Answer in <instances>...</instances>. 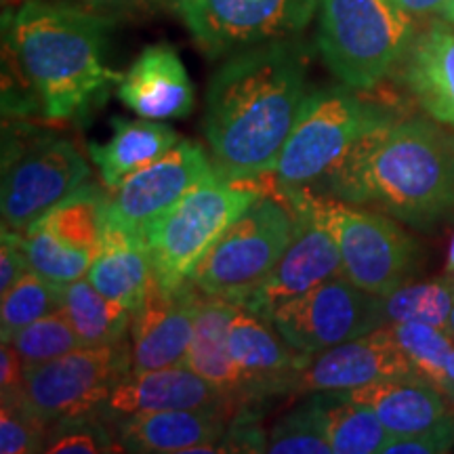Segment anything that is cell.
I'll list each match as a JSON object with an SVG mask.
<instances>
[{
    "instance_id": "484cf974",
    "label": "cell",
    "mask_w": 454,
    "mask_h": 454,
    "mask_svg": "<svg viewBox=\"0 0 454 454\" xmlns=\"http://www.w3.org/2000/svg\"><path fill=\"white\" fill-rule=\"evenodd\" d=\"M311 397L333 454H374L383 450L389 431L371 406L354 400L349 391H316Z\"/></svg>"
},
{
    "instance_id": "ffe728a7",
    "label": "cell",
    "mask_w": 454,
    "mask_h": 454,
    "mask_svg": "<svg viewBox=\"0 0 454 454\" xmlns=\"http://www.w3.org/2000/svg\"><path fill=\"white\" fill-rule=\"evenodd\" d=\"M118 98L141 118H185L194 107V84L177 51L160 43L141 51L129 72L122 74Z\"/></svg>"
},
{
    "instance_id": "83f0119b",
    "label": "cell",
    "mask_w": 454,
    "mask_h": 454,
    "mask_svg": "<svg viewBox=\"0 0 454 454\" xmlns=\"http://www.w3.org/2000/svg\"><path fill=\"white\" fill-rule=\"evenodd\" d=\"M104 202L106 194L84 184L32 227H43L70 247L98 254L104 234Z\"/></svg>"
},
{
    "instance_id": "ba28073f",
    "label": "cell",
    "mask_w": 454,
    "mask_h": 454,
    "mask_svg": "<svg viewBox=\"0 0 454 454\" xmlns=\"http://www.w3.org/2000/svg\"><path fill=\"white\" fill-rule=\"evenodd\" d=\"M308 200L337 238L343 276L357 288L383 299L417 271L421 251L394 217L372 208L364 211L333 196L308 194Z\"/></svg>"
},
{
    "instance_id": "f6af8a7d",
    "label": "cell",
    "mask_w": 454,
    "mask_h": 454,
    "mask_svg": "<svg viewBox=\"0 0 454 454\" xmlns=\"http://www.w3.org/2000/svg\"><path fill=\"white\" fill-rule=\"evenodd\" d=\"M147 4H150V9L152 7H167V4H177V0H147Z\"/></svg>"
},
{
    "instance_id": "7a4b0ae2",
    "label": "cell",
    "mask_w": 454,
    "mask_h": 454,
    "mask_svg": "<svg viewBox=\"0 0 454 454\" xmlns=\"http://www.w3.org/2000/svg\"><path fill=\"white\" fill-rule=\"evenodd\" d=\"M322 181L326 196L421 231L454 217V133L423 118L371 130Z\"/></svg>"
},
{
    "instance_id": "4dcf8cb0",
    "label": "cell",
    "mask_w": 454,
    "mask_h": 454,
    "mask_svg": "<svg viewBox=\"0 0 454 454\" xmlns=\"http://www.w3.org/2000/svg\"><path fill=\"white\" fill-rule=\"evenodd\" d=\"M21 236H24L30 270L43 276L44 280L67 286L89 274L95 253L74 248L43 227H30Z\"/></svg>"
},
{
    "instance_id": "2e32d148",
    "label": "cell",
    "mask_w": 454,
    "mask_h": 454,
    "mask_svg": "<svg viewBox=\"0 0 454 454\" xmlns=\"http://www.w3.org/2000/svg\"><path fill=\"white\" fill-rule=\"evenodd\" d=\"M417 374L387 326L314 354L299 371L297 391H351L389 377Z\"/></svg>"
},
{
    "instance_id": "d6a6232c",
    "label": "cell",
    "mask_w": 454,
    "mask_h": 454,
    "mask_svg": "<svg viewBox=\"0 0 454 454\" xmlns=\"http://www.w3.org/2000/svg\"><path fill=\"white\" fill-rule=\"evenodd\" d=\"M9 343H13V348L20 351L26 368L44 364L82 348V340L74 331L64 309H57L17 331Z\"/></svg>"
},
{
    "instance_id": "8fae6325",
    "label": "cell",
    "mask_w": 454,
    "mask_h": 454,
    "mask_svg": "<svg viewBox=\"0 0 454 454\" xmlns=\"http://www.w3.org/2000/svg\"><path fill=\"white\" fill-rule=\"evenodd\" d=\"M177 13L211 59L303 32L320 0H177Z\"/></svg>"
},
{
    "instance_id": "9a60e30c",
    "label": "cell",
    "mask_w": 454,
    "mask_h": 454,
    "mask_svg": "<svg viewBox=\"0 0 454 454\" xmlns=\"http://www.w3.org/2000/svg\"><path fill=\"white\" fill-rule=\"evenodd\" d=\"M202 297L190 278L175 288L152 280L130 320V372L184 364Z\"/></svg>"
},
{
    "instance_id": "3957f363",
    "label": "cell",
    "mask_w": 454,
    "mask_h": 454,
    "mask_svg": "<svg viewBox=\"0 0 454 454\" xmlns=\"http://www.w3.org/2000/svg\"><path fill=\"white\" fill-rule=\"evenodd\" d=\"M114 21L70 3L26 0L11 20V44L51 118H72L122 74L106 66Z\"/></svg>"
},
{
    "instance_id": "603a6c76",
    "label": "cell",
    "mask_w": 454,
    "mask_h": 454,
    "mask_svg": "<svg viewBox=\"0 0 454 454\" xmlns=\"http://www.w3.org/2000/svg\"><path fill=\"white\" fill-rule=\"evenodd\" d=\"M87 278L107 299L135 311L154 280L147 238L118 227H104Z\"/></svg>"
},
{
    "instance_id": "9c48e42d",
    "label": "cell",
    "mask_w": 454,
    "mask_h": 454,
    "mask_svg": "<svg viewBox=\"0 0 454 454\" xmlns=\"http://www.w3.org/2000/svg\"><path fill=\"white\" fill-rule=\"evenodd\" d=\"M133 371L130 343L82 348L30 366L20 394L24 404L47 425L61 419L101 412V408Z\"/></svg>"
},
{
    "instance_id": "4fadbf2b",
    "label": "cell",
    "mask_w": 454,
    "mask_h": 454,
    "mask_svg": "<svg viewBox=\"0 0 454 454\" xmlns=\"http://www.w3.org/2000/svg\"><path fill=\"white\" fill-rule=\"evenodd\" d=\"M89 177V162L70 141L51 139L27 147L4 167L0 196L3 227L26 234Z\"/></svg>"
},
{
    "instance_id": "e0dca14e",
    "label": "cell",
    "mask_w": 454,
    "mask_h": 454,
    "mask_svg": "<svg viewBox=\"0 0 454 454\" xmlns=\"http://www.w3.org/2000/svg\"><path fill=\"white\" fill-rule=\"evenodd\" d=\"M230 349L248 383V395L297 391L299 371L311 356L301 354L268 317L240 308L231 317Z\"/></svg>"
},
{
    "instance_id": "52a82bcc",
    "label": "cell",
    "mask_w": 454,
    "mask_h": 454,
    "mask_svg": "<svg viewBox=\"0 0 454 454\" xmlns=\"http://www.w3.org/2000/svg\"><path fill=\"white\" fill-rule=\"evenodd\" d=\"M294 217L286 207L261 196L217 236L190 280L204 294L242 303L271 274L293 240Z\"/></svg>"
},
{
    "instance_id": "277c9868",
    "label": "cell",
    "mask_w": 454,
    "mask_h": 454,
    "mask_svg": "<svg viewBox=\"0 0 454 454\" xmlns=\"http://www.w3.org/2000/svg\"><path fill=\"white\" fill-rule=\"evenodd\" d=\"M412 15L391 0H320L317 49L340 82L377 87L411 49Z\"/></svg>"
},
{
    "instance_id": "30bf717a",
    "label": "cell",
    "mask_w": 454,
    "mask_h": 454,
    "mask_svg": "<svg viewBox=\"0 0 454 454\" xmlns=\"http://www.w3.org/2000/svg\"><path fill=\"white\" fill-rule=\"evenodd\" d=\"M270 322L301 354H320L387 325L383 299L334 276L311 291L276 305Z\"/></svg>"
},
{
    "instance_id": "5b68a950",
    "label": "cell",
    "mask_w": 454,
    "mask_h": 454,
    "mask_svg": "<svg viewBox=\"0 0 454 454\" xmlns=\"http://www.w3.org/2000/svg\"><path fill=\"white\" fill-rule=\"evenodd\" d=\"M354 90L343 84L305 95L274 170L282 190L320 181L364 135L395 121L394 112Z\"/></svg>"
},
{
    "instance_id": "ee69618b",
    "label": "cell",
    "mask_w": 454,
    "mask_h": 454,
    "mask_svg": "<svg viewBox=\"0 0 454 454\" xmlns=\"http://www.w3.org/2000/svg\"><path fill=\"white\" fill-rule=\"evenodd\" d=\"M440 15L444 17V21L454 26V0H448V3L444 4V9L440 11Z\"/></svg>"
},
{
    "instance_id": "bcb514c9",
    "label": "cell",
    "mask_w": 454,
    "mask_h": 454,
    "mask_svg": "<svg viewBox=\"0 0 454 454\" xmlns=\"http://www.w3.org/2000/svg\"><path fill=\"white\" fill-rule=\"evenodd\" d=\"M446 331L452 334L454 337V308H452V314H450V320H448V326H446Z\"/></svg>"
},
{
    "instance_id": "8d00e7d4",
    "label": "cell",
    "mask_w": 454,
    "mask_h": 454,
    "mask_svg": "<svg viewBox=\"0 0 454 454\" xmlns=\"http://www.w3.org/2000/svg\"><path fill=\"white\" fill-rule=\"evenodd\" d=\"M454 446V414L448 412L444 419L427 429L408 435H389L381 454H438L448 452Z\"/></svg>"
},
{
    "instance_id": "f546056e",
    "label": "cell",
    "mask_w": 454,
    "mask_h": 454,
    "mask_svg": "<svg viewBox=\"0 0 454 454\" xmlns=\"http://www.w3.org/2000/svg\"><path fill=\"white\" fill-rule=\"evenodd\" d=\"M64 288L66 286L44 280L36 271H27L9 293L3 294V308H0L3 340H9L21 328L61 309Z\"/></svg>"
},
{
    "instance_id": "4316f807",
    "label": "cell",
    "mask_w": 454,
    "mask_h": 454,
    "mask_svg": "<svg viewBox=\"0 0 454 454\" xmlns=\"http://www.w3.org/2000/svg\"><path fill=\"white\" fill-rule=\"evenodd\" d=\"M61 309L87 348L122 343L133 320V311L107 299L87 276L64 288Z\"/></svg>"
},
{
    "instance_id": "74e56055",
    "label": "cell",
    "mask_w": 454,
    "mask_h": 454,
    "mask_svg": "<svg viewBox=\"0 0 454 454\" xmlns=\"http://www.w3.org/2000/svg\"><path fill=\"white\" fill-rule=\"evenodd\" d=\"M30 271L24 248V236L17 231L3 230V247H0V294L9 293L17 282Z\"/></svg>"
},
{
    "instance_id": "f1b7e54d",
    "label": "cell",
    "mask_w": 454,
    "mask_h": 454,
    "mask_svg": "<svg viewBox=\"0 0 454 454\" xmlns=\"http://www.w3.org/2000/svg\"><path fill=\"white\" fill-rule=\"evenodd\" d=\"M454 308V288L450 280L402 284L383 297V311L391 322H421L446 328Z\"/></svg>"
},
{
    "instance_id": "60d3db41",
    "label": "cell",
    "mask_w": 454,
    "mask_h": 454,
    "mask_svg": "<svg viewBox=\"0 0 454 454\" xmlns=\"http://www.w3.org/2000/svg\"><path fill=\"white\" fill-rule=\"evenodd\" d=\"M391 3L411 15H427L440 13L448 0H391Z\"/></svg>"
},
{
    "instance_id": "1f68e13d",
    "label": "cell",
    "mask_w": 454,
    "mask_h": 454,
    "mask_svg": "<svg viewBox=\"0 0 454 454\" xmlns=\"http://www.w3.org/2000/svg\"><path fill=\"white\" fill-rule=\"evenodd\" d=\"M385 326L397 348L412 362L417 374L440 389L444 381L446 362L454 349L452 334L446 328L421 325V322H391Z\"/></svg>"
},
{
    "instance_id": "ab89813d",
    "label": "cell",
    "mask_w": 454,
    "mask_h": 454,
    "mask_svg": "<svg viewBox=\"0 0 454 454\" xmlns=\"http://www.w3.org/2000/svg\"><path fill=\"white\" fill-rule=\"evenodd\" d=\"M64 3H70L74 7L87 9L90 13L106 15L110 20H121V17H127L130 13H137V11L150 9L147 0H64Z\"/></svg>"
},
{
    "instance_id": "7dc6e473",
    "label": "cell",
    "mask_w": 454,
    "mask_h": 454,
    "mask_svg": "<svg viewBox=\"0 0 454 454\" xmlns=\"http://www.w3.org/2000/svg\"><path fill=\"white\" fill-rule=\"evenodd\" d=\"M448 280H450V284H452V288H454V274H452V276H448Z\"/></svg>"
},
{
    "instance_id": "5bb4252c",
    "label": "cell",
    "mask_w": 454,
    "mask_h": 454,
    "mask_svg": "<svg viewBox=\"0 0 454 454\" xmlns=\"http://www.w3.org/2000/svg\"><path fill=\"white\" fill-rule=\"evenodd\" d=\"M284 192L294 217L293 240L271 274L240 303L268 320L276 305L308 293L334 276H343L337 238L311 208L305 187Z\"/></svg>"
},
{
    "instance_id": "7c38bea8",
    "label": "cell",
    "mask_w": 454,
    "mask_h": 454,
    "mask_svg": "<svg viewBox=\"0 0 454 454\" xmlns=\"http://www.w3.org/2000/svg\"><path fill=\"white\" fill-rule=\"evenodd\" d=\"M213 173H217V168L208 162L202 147L181 139L162 158L107 190L104 227L147 236L170 208L177 207L181 198Z\"/></svg>"
},
{
    "instance_id": "8992f818",
    "label": "cell",
    "mask_w": 454,
    "mask_h": 454,
    "mask_svg": "<svg viewBox=\"0 0 454 454\" xmlns=\"http://www.w3.org/2000/svg\"><path fill=\"white\" fill-rule=\"evenodd\" d=\"M254 181L213 173L147 231L154 278L162 286L185 282L221 231L263 196Z\"/></svg>"
},
{
    "instance_id": "cb8c5ba5",
    "label": "cell",
    "mask_w": 454,
    "mask_h": 454,
    "mask_svg": "<svg viewBox=\"0 0 454 454\" xmlns=\"http://www.w3.org/2000/svg\"><path fill=\"white\" fill-rule=\"evenodd\" d=\"M349 395L371 406L389 435L417 434L448 414L444 394L421 374L381 379L364 387L351 389Z\"/></svg>"
},
{
    "instance_id": "d6986e66",
    "label": "cell",
    "mask_w": 454,
    "mask_h": 454,
    "mask_svg": "<svg viewBox=\"0 0 454 454\" xmlns=\"http://www.w3.org/2000/svg\"><path fill=\"white\" fill-rule=\"evenodd\" d=\"M227 397L219 387L185 364L158 371L130 372L116 385L101 408L106 421H118L137 412L184 411V408H225Z\"/></svg>"
},
{
    "instance_id": "e575fe53",
    "label": "cell",
    "mask_w": 454,
    "mask_h": 454,
    "mask_svg": "<svg viewBox=\"0 0 454 454\" xmlns=\"http://www.w3.org/2000/svg\"><path fill=\"white\" fill-rule=\"evenodd\" d=\"M271 454H333L325 431H322L320 417L314 397L305 404L294 408L286 417L276 423L268 435V448Z\"/></svg>"
},
{
    "instance_id": "44dd1931",
    "label": "cell",
    "mask_w": 454,
    "mask_h": 454,
    "mask_svg": "<svg viewBox=\"0 0 454 454\" xmlns=\"http://www.w3.org/2000/svg\"><path fill=\"white\" fill-rule=\"evenodd\" d=\"M404 82L434 121L454 130V26L434 24L404 55Z\"/></svg>"
},
{
    "instance_id": "b9f144b4",
    "label": "cell",
    "mask_w": 454,
    "mask_h": 454,
    "mask_svg": "<svg viewBox=\"0 0 454 454\" xmlns=\"http://www.w3.org/2000/svg\"><path fill=\"white\" fill-rule=\"evenodd\" d=\"M440 391L446 397H450V400H454V349H452V354H450V357H448V362H446L444 381H442Z\"/></svg>"
},
{
    "instance_id": "836d02e7",
    "label": "cell",
    "mask_w": 454,
    "mask_h": 454,
    "mask_svg": "<svg viewBox=\"0 0 454 454\" xmlns=\"http://www.w3.org/2000/svg\"><path fill=\"white\" fill-rule=\"evenodd\" d=\"M106 419L99 412L82 417L61 419L49 429L44 452L47 454H99L124 452V448L106 427Z\"/></svg>"
},
{
    "instance_id": "f35d334b",
    "label": "cell",
    "mask_w": 454,
    "mask_h": 454,
    "mask_svg": "<svg viewBox=\"0 0 454 454\" xmlns=\"http://www.w3.org/2000/svg\"><path fill=\"white\" fill-rule=\"evenodd\" d=\"M26 371L27 368L20 351L13 348V343L3 340V348H0V387H3V394L21 391L26 381Z\"/></svg>"
},
{
    "instance_id": "d590c367",
    "label": "cell",
    "mask_w": 454,
    "mask_h": 454,
    "mask_svg": "<svg viewBox=\"0 0 454 454\" xmlns=\"http://www.w3.org/2000/svg\"><path fill=\"white\" fill-rule=\"evenodd\" d=\"M47 423L24 404L20 394H3L0 406V452L32 454L44 452Z\"/></svg>"
},
{
    "instance_id": "d4e9b609",
    "label": "cell",
    "mask_w": 454,
    "mask_h": 454,
    "mask_svg": "<svg viewBox=\"0 0 454 454\" xmlns=\"http://www.w3.org/2000/svg\"><path fill=\"white\" fill-rule=\"evenodd\" d=\"M112 129L110 141L89 145L90 160L99 168L107 190L121 185L130 175L162 158L181 141L179 133H175L168 124L150 118L127 121L114 116Z\"/></svg>"
},
{
    "instance_id": "ac0fdd59",
    "label": "cell",
    "mask_w": 454,
    "mask_h": 454,
    "mask_svg": "<svg viewBox=\"0 0 454 454\" xmlns=\"http://www.w3.org/2000/svg\"><path fill=\"white\" fill-rule=\"evenodd\" d=\"M225 408L137 412L116 421V435L124 452L194 454L219 452L225 435Z\"/></svg>"
},
{
    "instance_id": "6da1fadb",
    "label": "cell",
    "mask_w": 454,
    "mask_h": 454,
    "mask_svg": "<svg viewBox=\"0 0 454 454\" xmlns=\"http://www.w3.org/2000/svg\"><path fill=\"white\" fill-rule=\"evenodd\" d=\"M309 49L293 38L238 51L213 74L202 129L225 179L274 173L305 99Z\"/></svg>"
},
{
    "instance_id": "7402d4cb",
    "label": "cell",
    "mask_w": 454,
    "mask_h": 454,
    "mask_svg": "<svg viewBox=\"0 0 454 454\" xmlns=\"http://www.w3.org/2000/svg\"><path fill=\"white\" fill-rule=\"evenodd\" d=\"M242 305L225 297L204 294L198 308L194 334L184 364L219 387L227 397L248 395V383L230 349L231 317Z\"/></svg>"
},
{
    "instance_id": "7bdbcfd3",
    "label": "cell",
    "mask_w": 454,
    "mask_h": 454,
    "mask_svg": "<svg viewBox=\"0 0 454 454\" xmlns=\"http://www.w3.org/2000/svg\"><path fill=\"white\" fill-rule=\"evenodd\" d=\"M454 274V234L450 238V247H448V257H446V278Z\"/></svg>"
}]
</instances>
